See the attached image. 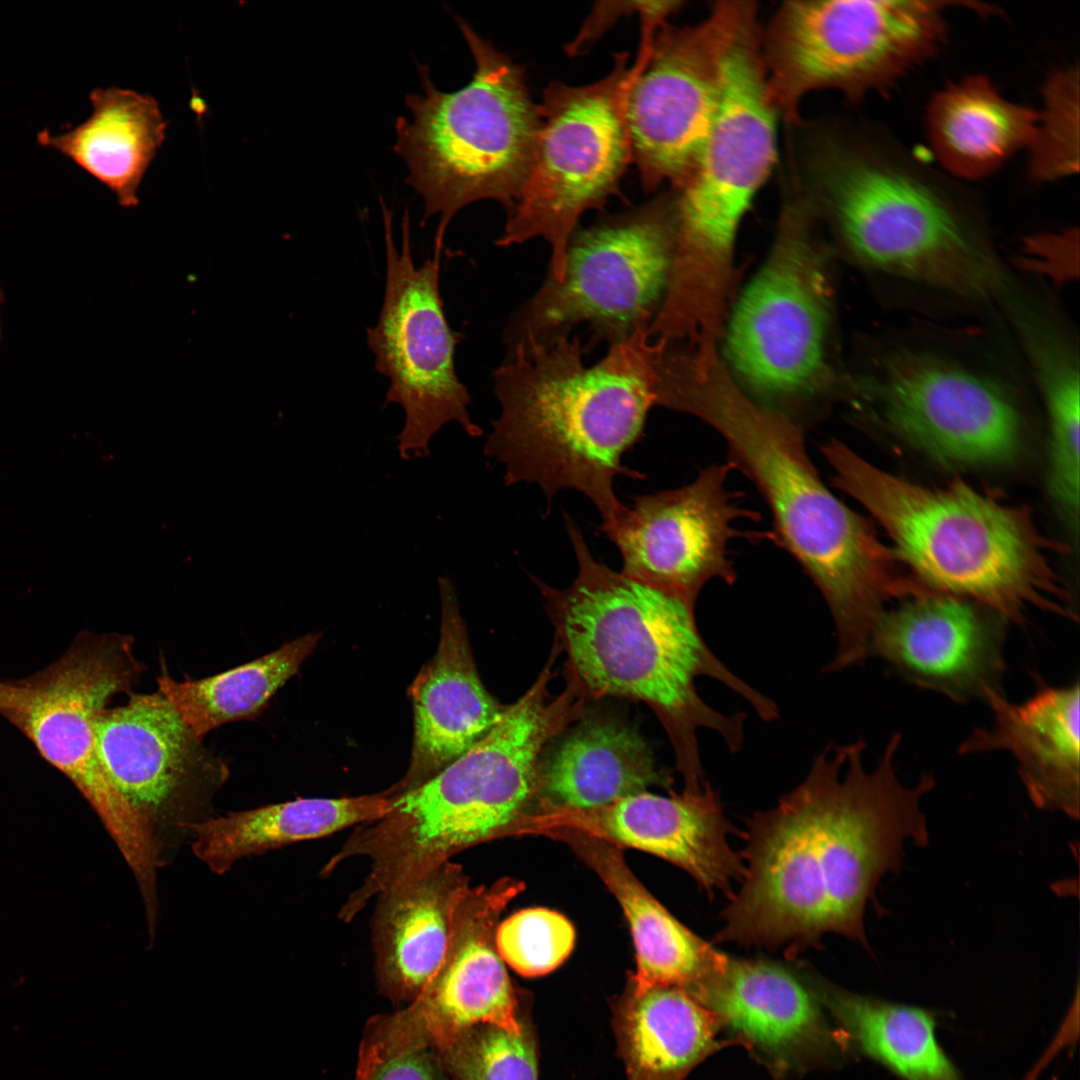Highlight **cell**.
Segmentation results:
<instances>
[{
    "instance_id": "cell-7",
    "label": "cell",
    "mask_w": 1080,
    "mask_h": 1080,
    "mask_svg": "<svg viewBox=\"0 0 1080 1080\" xmlns=\"http://www.w3.org/2000/svg\"><path fill=\"white\" fill-rule=\"evenodd\" d=\"M475 61L465 87L445 93L429 67L418 65L422 94L406 97L412 117H398L394 151L408 167L407 182L424 200L421 224L440 216L434 248L443 249L454 215L479 200L512 212L529 171L540 129L523 68L456 17Z\"/></svg>"
},
{
    "instance_id": "cell-26",
    "label": "cell",
    "mask_w": 1080,
    "mask_h": 1080,
    "mask_svg": "<svg viewBox=\"0 0 1080 1080\" xmlns=\"http://www.w3.org/2000/svg\"><path fill=\"white\" fill-rule=\"evenodd\" d=\"M692 997L776 1065L814 1055L829 1041L811 993L775 962L726 955Z\"/></svg>"
},
{
    "instance_id": "cell-16",
    "label": "cell",
    "mask_w": 1080,
    "mask_h": 1080,
    "mask_svg": "<svg viewBox=\"0 0 1080 1080\" xmlns=\"http://www.w3.org/2000/svg\"><path fill=\"white\" fill-rule=\"evenodd\" d=\"M722 2L701 23L665 21L655 29L648 57L627 99L632 162L651 192L680 188L694 171L719 97Z\"/></svg>"
},
{
    "instance_id": "cell-8",
    "label": "cell",
    "mask_w": 1080,
    "mask_h": 1080,
    "mask_svg": "<svg viewBox=\"0 0 1080 1080\" xmlns=\"http://www.w3.org/2000/svg\"><path fill=\"white\" fill-rule=\"evenodd\" d=\"M817 183L855 254L887 274L968 300L1001 282L992 256L957 210L911 169L862 150L833 148Z\"/></svg>"
},
{
    "instance_id": "cell-30",
    "label": "cell",
    "mask_w": 1080,
    "mask_h": 1080,
    "mask_svg": "<svg viewBox=\"0 0 1080 1080\" xmlns=\"http://www.w3.org/2000/svg\"><path fill=\"white\" fill-rule=\"evenodd\" d=\"M398 798L383 792L339 798H297L210 817L188 827L192 850L215 874L239 860L302 841L329 836L389 813Z\"/></svg>"
},
{
    "instance_id": "cell-5",
    "label": "cell",
    "mask_w": 1080,
    "mask_h": 1080,
    "mask_svg": "<svg viewBox=\"0 0 1080 1080\" xmlns=\"http://www.w3.org/2000/svg\"><path fill=\"white\" fill-rule=\"evenodd\" d=\"M683 411L722 437L728 463L758 489L776 538L821 593L836 628L833 666L863 664L887 603L911 588V581L896 574L893 551L868 520L825 486L801 431L786 418L722 387L697 386Z\"/></svg>"
},
{
    "instance_id": "cell-23",
    "label": "cell",
    "mask_w": 1080,
    "mask_h": 1080,
    "mask_svg": "<svg viewBox=\"0 0 1080 1080\" xmlns=\"http://www.w3.org/2000/svg\"><path fill=\"white\" fill-rule=\"evenodd\" d=\"M441 627L436 653L409 689L413 748L398 795L421 786L480 741L500 720L502 705L485 689L473 659L452 581L438 578Z\"/></svg>"
},
{
    "instance_id": "cell-27",
    "label": "cell",
    "mask_w": 1080,
    "mask_h": 1080,
    "mask_svg": "<svg viewBox=\"0 0 1080 1080\" xmlns=\"http://www.w3.org/2000/svg\"><path fill=\"white\" fill-rule=\"evenodd\" d=\"M580 720L542 752L534 812L596 809L671 785L637 729L608 716L585 714Z\"/></svg>"
},
{
    "instance_id": "cell-17",
    "label": "cell",
    "mask_w": 1080,
    "mask_h": 1080,
    "mask_svg": "<svg viewBox=\"0 0 1080 1080\" xmlns=\"http://www.w3.org/2000/svg\"><path fill=\"white\" fill-rule=\"evenodd\" d=\"M96 747L109 780L153 833L205 820L229 777L226 762L195 735L159 692L129 694L95 724Z\"/></svg>"
},
{
    "instance_id": "cell-2",
    "label": "cell",
    "mask_w": 1080,
    "mask_h": 1080,
    "mask_svg": "<svg viewBox=\"0 0 1080 1080\" xmlns=\"http://www.w3.org/2000/svg\"><path fill=\"white\" fill-rule=\"evenodd\" d=\"M565 518L578 566L575 580L562 589L533 581L545 599L556 643L567 655V682L586 700L619 697L648 705L671 742L684 790H701L707 781L698 731L720 734L734 753L743 745L746 715L710 707L698 694L696 679L723 683L764 721L777 718V706L712 653L697 628L695 608L596 560L578 526Z\"/></svg>"
},
{
    "instance_id": "cell-34",
    "label": "cell",
    "mask_w": 1080,
    "mask_h": 1080,
    "mask_svg": "<svg viewBox=\"0 0 1080 1080\" xmlns=\"http://www.w3.org/2000/svg\"><path fill=\"white\" fill-rule=\"evenodd\" d=\"M817 995L856 1046L904 1080H961L926 1010L817 982Z\"/></svg>"
},
{
    "instance_id": "cell-24",
    "label": "cell",
    "mask_w": 1080,
    "mask_h": 1080,
    "mask_svg": "<svg viewBox=\"0 0 1080 1080\" xmlns=\"http://www.w3.org/2000/svg\"><path fill=\"white\" fill-rule=\"evenodd\" d=\"M1079 682L1064 687L1038 681L1033 696L1013 703L1001 692L985 703L990 727L976 728L959 745V754L1005 750L1033 804L1078 820L1080 810Z\"/></svg>"
},
{
    "instance_id": "cell-20",
    "label": "cell",
    "mask_w": 1080,
    "mask_h": 1080,
    "mask_svg": "<svg viewBox=\"0 0 1080 1080\" xmlns=\"http://www.w3.org/2000/svg\"><path fill=\"white\" fill-rule=\"evenodd\" d=\"M523 889L507 877L469 886L439 968L408 1008L370 1023L375 1033L396 1045L441 1051L479 1025L521 1032L525 1026L495 934L501 913Z\"/></svg>"
},
{
    "instance_id": "cell-28",
    "label": "cell",
    "mask_w": 1080,
    "mask_h": 1080,
    "mask_svg": "<svg viewBox=\"0 0 1080 1080\" xmlns=\"http://www.w3.org/2000/svg\"><path fill=\"white\" fill-rule=\"evenodd\" d=\"M548 833L566 841L618 901L635 947L631 992L674 987L692 996L722 964L726 954L684 926L643 886L620 847L571 829Z\"/></svg>"
},
{
    "instance_id": "cell-38",
    "label": "cell",
    "mask_w": 1080,
    "mask_h": 1080,
    "mask_svg": "<svg viewBox=\"0 0 1080 1080\" xmlns=\"http://www.w3.org/2000/svg\"><path fill=\"white\" fill-rule=\"evenodd\" d=\"M495 942L504 963L524 977H537L555 970L568 958L575 929L557 911L526 908L499 922Z\"/></svg>"
},
{
    "instance_id": "cell-15",
    "label": "cell",
    "mask_w": 1080,
    "mask_h": 1080,
    "mask_svg": "<svg viewBox=\"0 0 1080 1080\" xmlns=\"http://www.w3.org/2000/svg\"><path fill=\"white\" fill-rule=\"evenodd\" d=\"M877 396L884 419L933 460L968 467L1007 462L1019 450L1020 413L1002 385L939 355L896 349Z\"/></svg>"
},
{
    "instance_id": "cell-32",
    "label": "cell",
    "mask_w": 1080,
    "mask_h": 1080,
    "mask_svg": "<svg viewBox=\"0 0 1080 1080\" xmlns=\"http://www.w3.org/2000/svg\"><path fill=\"white\" fill-rule=\"evenodd\" d=\"M719 1017L685 991H630L616 1016L628 1080H683L722 1044Z\"/></svg>"
},
{
    "instance_id": "cell-13",
    "label": "cell",
    "mask_w": 1080,
    "mask_h": 1080,
    "mask_svg": "<svg viewBox=\"0 0 1080 1080\" xmlns=\"http://www.w3.org/2000/svg\"><path fill=\"white\" fill-rule=\"evenodd\" d=\"M755 7L727 2L715 116L697 165L673 204L683 259L726 253L776 161L777 115L769 94Z\"/></svg>"
},
{
    "instance_id": "cell-19",
    "label": "cell",
    "mask_w": 1080,
    "mask_h": 1080,
    "mask_svg": "<svg viewBox=\"0 0 1080 1080\" xmlns=\"http://www.w3.org/2000/svg\"><path fill=\"white\" fill-rule=\"evenodd\" d=\"M827 281L800 236L781 240L740 296L726 352L753 389L789 395L815 389L825 371Z\"/></svg>"
},
{
    "instance_id": "cell-10",
    "label": "cell",
    "mask_w": 1080,
    "mask_h": 1080,
    "mask_svg": "<svg viewBox=\"0 0 1080 1080\" xmlns=\"http://www.w3.org/2000/svg\"><path fill=\"white\" fill-rule=\"evenodd\" d=\"M134 639L118 632H81L55 662L28 677L0 680V715L67 776L97 811L131 869L154 858L155 839L115 789L100 762L95 724L119 693L144 673Z\"/></svg>"
},
{
    "instance_id": "cell-31",
    "label": "cell",
    "mask_w": 1080,
    "mask_h": 1080,
    "mask_svg": "<svg viewBox=\"0 0 1080 1080\" xmlns=\"http://www.w3.org/2000/svg\"><path fill=\"white\" fill-rule=\"evenodd\" d=\"M1038 114L1008 101L984 76H970L937 92L926 124L942 166L964 179H979L1012 154L1029 147Z\"/></svg>"
},
{
    "instance_id": "cell-11",
    "label": "cell",
    "mask_w": 1080,
    "mask_h": 1080,
    "mask_svg": "<svg viewBox=\"0 0 1080 1080\" xmlns=\"http://www.w3.org/2000/svg\"><path fill=\"white\" fill-rule=\"evenodd\" d=\"M946 2L791 1L761 39L768 89L792 117L809 92L851 98L893 84L943 44Z\"/></svg>"
},
{
    "instance_id": "cell-29",
    "label": "cell",
    "mask_w": 1080,
    "mask_h": 1080,
    "mask_svg": "<svg viewBox=\"0 0 1080 1080\" xmlns=\"http://www.w3.org/2000/svg\"><path fill=\"white\" fill-rule=\"evenodd\" d=\"M91 115L63 133L42 130L37 142L52 149L115 194L125 208L138 205V189L168 126L148 94L119 87L90 93Z\"/></svg>"
},
{
    "instance_id": "cell-9",
    "label": "cell",
    "mask_w": 1080,
    "mask_h": 1080,
    "mask_svg": "<svg viewBox=\"0 0 1080 1080\" xmlns=\"http://www.w3.org/2000/svg\"><path fill=\"white\" fill-rule=\"evenodd\" d=\"M650 44L641 34L634 63L627 52L617 53L600 80L582 86L551 81L543 91L533 159L496 245L543 238L551 246L548 274L556 280L581 216L603 209L632 162L627 99Z\"/></svg>"
},
{
    "instance_id": "cell-6",
    "label": "cell",
    "mask_w": 1080,
    "mask_h": 1080,
    "mask_svg": "<svg viewBox=\"0 0 1080 1080\" xmlns=\"http://www.w3.org/2000/svg\"><path fill=\"white\" fill-rule=\"evenodd\" d=\"M556 655L554 648L534 684L480 741L369 825L370 848L389 875L404 878L449 861L509 834L533 811L542 752L586 714V699L571 683L550 696Z\"/></svg>"
},
{
    "instance_id": "cell-18",
    "label": "cell",
    "mask_w": 1080,
    "mask_h": 1080,
    "mask_svg": "<svg viewBox=\"0 0 1080 1080\" xmlns=\"http://www.w3.org/2000/svg\"><path fill=\"white\" fill-rule=\"evenodd\" d=\"M732 466L711 464L682 487L633 498L601 531L618 548L621 572L683 599L695 608L712 580L733 584L728 546L736 522L753 518L728 488Z\"/></svg>"
},
{
    "instance_id": "cell-3",
    "label": "cell",
    "mask_w": 1080,
    "mask_h": 1080,
    "mask_svg": "<svg viewBox=\"0 0 1080 1080\" xmlns=\"http://www.w3.org/2000/svg\"><path fill=\"white\" fill-rule=\"evenodd\" d=\"M648 323L610 346L592 366L578 335L547 347L515 344L494 370L500 414L484 453L504 468V482L536 484L550 506L573 489L598 509L602 524L622 507L617 476L640 479L622 464L657 405L663 345L651 344Z\"/></svg>"
},
{
    "instance_id": "cell-36",
    "label": "cell",
    "mask_w": 1080,
    "mask_h": 1080,
    "mask_svg": "<svg viewBox=\"0 0 1080 1080\" xmlns=\"http://www.w3.org/2000/svg\"><path fill=\"white\" fill-rule=\"evenodd\" d=\"M1044 107L1037 116L1029 149V176L1038 182L1071 176L1079 168V70L1054 72L1043 89Z\"/></svg>"
},
{
    "instance_id": "cell-37",
    "label": "cell",
    "mask_w": 1080,
    "mask_h": 1080,
    "mask_svg": "<svg viewBox=\"0 0 1080 1080\" xmlns=\"http://www.w3.org/2000/svg\"><path fill=\"white\" fill-rule=\"evenodd\" d=\"M439 1053L456 1080H537L535 1045L526 1027L512 1033L475 1026Z\"/></svg>"
},
{
    "instance_id": "cell-25",
    "label": "cell",
    "mask_w": 1080,
    "mask_h": 1080,
    "mask_svg": "<svg viewBox=\"0 0 1080 1080\" xmlns=\"http://www.w3.org/2000/svg\"><path fill=\"white\" fill-rule=\"evenodd\" d=\"M470 886L452 860L380 892L371 922L376 977L394 1000L412 1002L448 948L458 904Z\"/></svg>"
},
{
    "instance_id": "cell-12",
    "label": "cell",
    "mask_w": 1080,
    "mask_h": 1080,
    "mask_svg": "<svg viewBox=\"0 0 1080 1080\" xmlns=\"http://www.w3.org/2000/svg\"><path fill=\"white\" fill-rule=\"evenodd\" d=\"M675 245L673 205L656 199L608 216L569 239L563 277L549 274L513 314L509 347H547L587 324L591 347L617 343L648 323L668 289Z\"/></svg>"
},
{
    "instance_id": "cell-1",
    "label": "cell",
    "mask_w": 1080,
    "mask_h": 1080,
    "mask_svg": "<svg viewBox=\"0 0 1080 1080\" xmlns=\"http://www.w3.org/2000/svg\"><path fill=\"white\" fill-rule=\"evenodd\" d=\"M900 741L899 733L890 738L872 770L862 739L827 746L796 788L747 820L742 885L715 942L785 946L792 958L834 933L870 950L867 904L885 874L900 872L906 841L929 840L920 802L935 780L924 773L913 786L900 781Z\"/></svg>"
},
{
    "instance_id": "cell-35",
    "label": "cell",
    "mask_w": 1080,
    "mask_h": 1080,
    "mask_svg": "<svg viewBox=\"0 0 1080 1080\" xmlns=\"http://www.w3.org/2000/svg\"><path fill=\"white\" fill-rule=\"evenodd\" d=\"M1035 352V368L1050 429L1049 492L1077 526L1080 466L1078 363L1056 348L1043 347Z\"/></svg>"
},
{
    "instance_id": "cell-39",
    "label": "cell",
    "mask_w": 1080,
    "mask_h": 1080,
    "mask_svg": "<svg viewBox=\"0 0 1080 1080\" xmlns=\"http://www.w3.org/2000/svg\"><path fill=\"white\" fill-rule=\"evenodd\" d=\"M355 1080H444L428 1049L399 1046L366 1035Z\"/></svg>"
},
{
    "instance_id": "cell-14",
    "label": "cell",
    "mask_w": 1080,
    "mask_h": 1080,
    "mask_svg": "<svg viewBox=\"0 0 1080 1080\" xmlns=\"http://www.w3.org/2000/svg\"><path fill=\"white\" fill-rule=\"evenodd\" d=\"M384 226L386 277L379 317L367 329V345L375 370L389 379L385 406L397 404L404 424L396 436L399 455L415 460L430 455L432 438L456 422L471 437L482 429L471 419V395L455 369V352L463 335L445 316L440 294L442 250L417 266L412 257L407 210L402 219L400 249L392 214L380 200Z\"/></svg>"
},
{
    "instance_id": "cell-33",
    "label": "cell",
    "mask_w": 1080,
    "mask_h": 1080,
    "mask_svg": "<svg viewBox=\"0 0 1080 1080\" xmlns=\"http://www.w3.org/2000/svg\"><path fill=\"white\" fill-rule=\"evenodd\" d=\"M320 633H308L250 662L200 679L175 680L165 666L158 691L197 737L220 726L253 719L314 651Z\"/></svg>"
},
{
    "instance_id": "cell-21",
    "label": "cell",
    "mask_w": 1080,
    "mask_h": 1080,
    "mask_svg": "<svg viewBox=\"0 0 1080 1080\" xmlns=\"http://www.w3.org/2000/svg\"><path fill=\"white\" fill-rule=\"evenodd\" d=\"M901 600L875 623L868 656L911 685L959 703L1003 693L1007 620L971 600L925 588Z\"/></svg>"
},
{
    "instance_id": "cell-40",
    "label": "cell",
    "mask_w": 1080,
    "mask_h": 1080,
    "mask_svg": "<svg viewBox=\"0 0 1080 1080\" xmlns=\"http://www.w3.org/2000/svg\"><path fill=\"white\" fill-rule=\"evenodd\" d=\"M2 301H3V293H2V290L0 288V306H1ZM0 336H1V324H0Z\"/></svg>"
},
{
    "instance_id": "cell-22",
    "label": "cell",
    "mask_w": 1080,
    "mask_h": 1080,
    "mask_svg": "<svg viewBox=\"0 0 1080 1080\" xmlns=\"http://www.w3.org/2000/svg\"><path fill=\"white\" fill-rule=\"evenodd\" d=\"M531 832L571 829L660 857L690 874L713 897L732 896L742 857L728 844L733 830L718 793L707 781L699 791L660 796L641 792L590 810H549L529 820Z\"/></svg>"
},
{
    "instance_id": "cell-4",
    "label": "cell",
    "mask_w": 1080,
    "mask_h": 1080,
    "mask_svg": "<svg viewBox=\"0 0 1080 1080\" xmlns=\"http://www.w3.org/2000/svg\"><path fill=\"white\" fill-rule=\"evenodd\" d=\"M834 484L878 521L893 553L934 591L976 602L1008 623L1032 610L1077 619L1030 509L1003 504L961 480L928 487L871 464L840 440L821 447Z\"/></svg>"
}]
</instances>
